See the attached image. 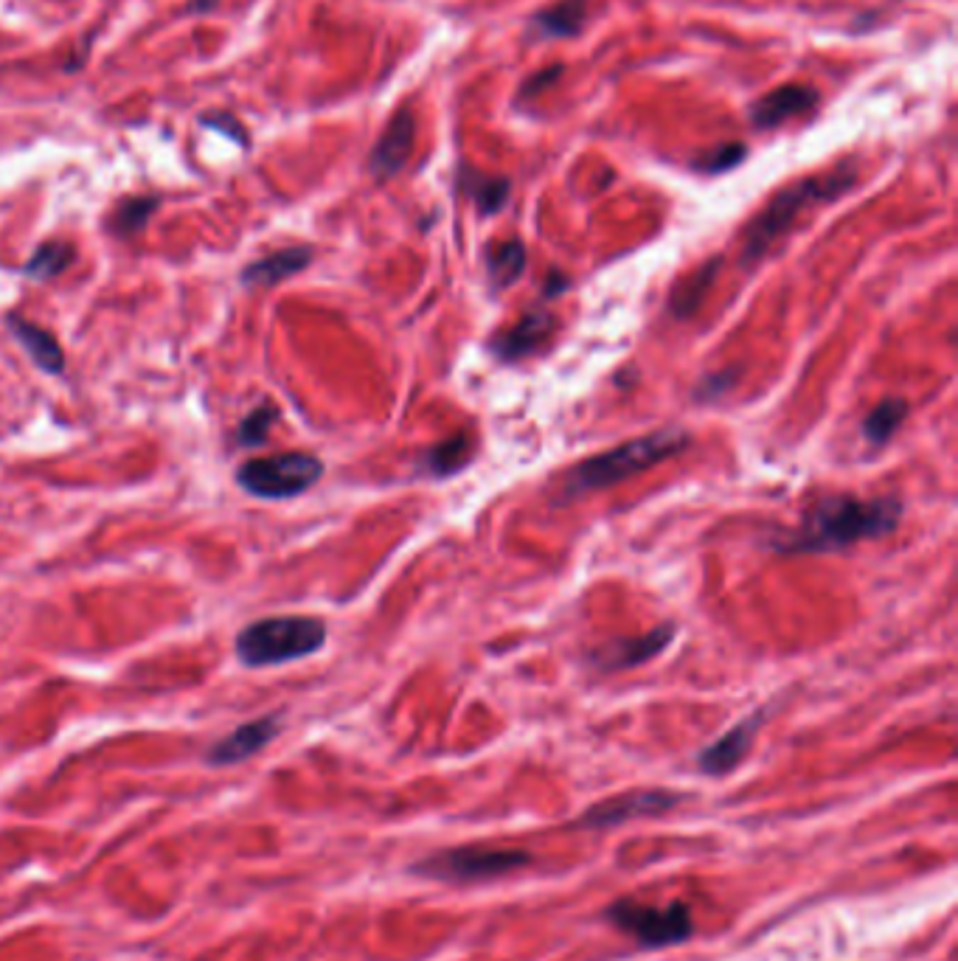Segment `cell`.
I'll return each instance as SVG.
<instances>
[{"mask_svg": "<svg viewBox=\"0 0 958 961\" xmlns=\"http://www.w3.org/2000/svg\"><path fill=\"white\" fill-rule=\"evenodd\" d=\"M903 518L897 498H855L826 495L804 512L799 526L776 540L784 554H821L843 551L861 540L886 538Z\"/></svg>", "mask_w": 958, "mask_h": 961, "instance_id": "obj_1", "label": "cell"}, {"mask_svg": "<svg viewBox=\"0 0 958 961\" xmlns=\"http://www.w3.org/2000/svg\"><path fill=\"white\" fill-rule=\"evenodd\" d=\"M855 183L857 164L849 161V164H841L837 170L824 172V175L790 183L782 192L773 194L771 203L748 223L745 239H742V265H756L793 228L801 214L815 206H824V203H835L849 188H855Z\"/></svg>", "mask_w": 958, "mask_h": 961, "instance_id": "obj_2", "label": "cell"}, {"mask_svg": "<svg viewBox=\"0 0 958 961\" xmlns=\"http://www.w3.org/2000/svg\"><path fill=\"white\" fill-rule=\"evenodd\" d=\"M689 442H692V436L686 433V430L667 428L658 430V433L641 436V439H632V442L607 450V453L594 456V459L583 461L577 470L568 472L563 484L565 498L605 490V487L627 481V478L638 476V472L652 470V467L661 464V461L683 453Z\"/></svg>", "mask_w": 958, "mask_h": 961, "instance_id": "obj_3", "label": "cell"}, {"mask_svg": "<svg viewBox=\"0 0 958 961\" xmlns=\"http://www.w3.org/2000/svg\"><path fill=\"white\" fill-rule=\"evenodd\" d=\"M327 644V624L312 616L259 618L239 630L237 655L245 666H276L307 658Z\"/></svg>", "mask_w": 958, "mask_h": 961, "instance_id": "obj_4", "label": "cell"}, {"mask_svg": "<svg viewBox=\"0 0 958 961\" xmlns=\"http://www.w3.org/2000/svg\"><path fill=\"white\" fill-rule=\"evenodd\" d=\"M605 919L612 928L636 939L641 948L658 950L669 944H680L692 939L694 919L689 906L669 902V906H647L636 900L612 902L605 911Z\"/></svg>", "mask_w": 958, "mask_h": 961, "instance_id": "obj_5", "label": "cell"}, {"mask_svg": "<svg viewBox=\"0 0 958 961\" xmlns=\"http://www.w3.org/2000/svg\"><path fill=\"white\" fill-rule=\"evenodd\" d=\"M323 476V461L312 453H279L270 459H250L237 470V484L254 498L285 501L316 487Z\"/></svg>", "mask_w": 958, "mask_h": 961, "instance_id": "obj_6", "label": "cell"}, {"mask_svg": "<svg viewBox=\"0 0 958 961\" xmlns=\"http://www.w3.org/2000/svg\"><path fill=\"white\" fill-rule=\"evenodd\" d=\"M528 852L523 849H501V847H455L444 852H433L413 869L431 880L444 883H481V880H495V877L512 875V871L528 866Z\"/></svg>", "mask_w": 958, "mask_h": 961, "instance_id": "obj_7", "label": "cell"}, {"mask_svg": "<svg viewBox=\"0 0 958 961\" xmlns=\"http://www.w3.org/2000/svg\"><path fill=\"white\" fill-rule=\"evenodd\" d=\"M678 801H680L678 793H667V790L625 793V796H612L607 798V801H601V805H594L577 824L585 829L616 827V824L632 821V818L661 816V812L672 810Z\"/></svg>", "mask_w": 958, "mask_h": 961, "instance_id": "obj_8", "label": "cell"}, {"mask_svg": "<svg viewBox=\"0 0 958 961\" xmlns=\"http://www.w3.org/2000/svg\"><path fill=\"white\" fill-rule=\"evenodd\" d=\"M413 141H416V115L413 110L400 108L391 122L385 124L382 135L377 139L374 150L369 155V172L377 181H391L405 170L408 157L413 152Z\"/></svg>", "mask_w": 958, "mask_h": 961, "instance_id": "obj_9", "label": "cell"}, {"mask_svg": "<svg viewBox=\"0 0 958 961\" xmlns=\"http://www.w3.org/2000/svg\"><path fill=\"white\" fill-rule=\"evenodd\" d=\"M821 104V93L813 85H799V82H790V85L773 88L771 93L759 96L751 104V124L762 133L768 130H776L782 124L801 119V115L813 113Z\"/></svg>", "mask_w": 958, "mask_h": 961, "instance_id": "obj_10", "label": "cell"}, {"mask_svg": "<svg viewBox=\"0 0 958 961\" xmlns=\"http://www.w3.org/2000/svg\"><path fill=\"white\" fill-rule=\"evenodd\" d=\"M674 635V624H661L652 633L638 635V638H612L610 644L599 647L596 653H590V664H596L599 669L616 672V669H630V666L647 664L656 655H661L669 647V641Z\"/></svg>", "mask_w": 958, "mask_h": 961, "instance_id": "obj_11", "label": "cell"}, {"mask_svg": "<svg viewBox=\"0 0 958 961\" xmlns=\"http://www.w3.org/2000/svg\"><path fill=\"white\" fill-rule=\"evenodd\" d=\"M759 726H762V714H751L748 719L736 723L731 732L722 734L717 743H711L709 748L700 750L698 765L703 774L709 776H725L736 768L751 750L753 739H756Z\"/></svg>", "mask_w": 958, "mask_h": 961, "instance_id": "obj_12", "label": "cell"}, {"mask_svg": "<svg viewBox=\"0 0 958 961\" xmlns=\"http://www.w3.org/2000/svg\"><path fill=\"white\" fill-rule=\"evenodd\" d=\"M279 732V714H267V717L250 719L245 726H239L237 732L228 734L225 739H219L212 750H208V759L212 765H237L248 756L259 754L270 739Z\"/></svg>", "mask_w": 958, "mask_h": 961, "instance_id": "obj_13", "label": "cell"}, {"mask_svg": "<svg viewBox=\"0 0 958 961\" xmlns=\"http://www.w3.org/2000/svg\"><path fill=\"white\" fill-rule=\"evenodd\" d=\"M552 333H554L552 315L543 313V309H534V313L526 315L521 324H515L512 329L497 335V338L490 344V349L495 351L501 360H521V357L532 355V351H537L540 346H546L548 338H552Z\"/></svg>", "mask_w": 958, "mask_h": 961, "instance_id": "obj_14", "label": "cell"}, {"mask_svg": "<svg viewBox=\"0 0 958 961\" xmlns=\"http://www.w3.org/2000/svg\"><path fill=\"white\" fill-rule=\"evenodd\" d=\"M455 188L467 200H473L481 217H492V214L504 212L506 203H509L512 181L504 175H486V172L475 170L473 164H462L455 172Z\"/></svg>", "mask_w": 958, "mask_h": 961, "instance_id": "obj_15", "label": "cell"}, {"mask_svg": "<svg viewBox=\"0 0 958 961\" xmlns=\"http://www.w3.org/2000/svg\"><path fill=\"white\" fill-rule=\"evenodd\" d=\"M588 20V3L585 0H559L554 7L540 9L528 18V37L543 40H570L579 37Z\"/></svg>", "mask_w": 958, "mask_h": 961, "instance_id": "obj_16", "label": "cell"}, {"mask_svg": "<svg viewBox=\"0 0 958 961\" xmlns=\"http://www.w3.org/2000/svg\"><path fill=\"white\" fill-rule=\"evenodd\" d=\"M9 329L14 338L20 340L25 351L31 355L37 366L49 375H60L65 369V355L60 349V340L49 333V329L37 327L34 320H25L20 315H9Z\"/></svg>", "mask_w": 958, "mask_h": 961, "instance_id": "obj_17", "label": "cell"}, {"mask_svg": "<svg viewBox=\"0 0 958 961\" xmlns=\"http://www.w3.org/2000/svg\"><path fill=\"white\" fill-rule=\"evenodd\" d=\"M310 262H312V248H307V245H296V248L276 251V254L265 256V259H259V262H254V265L245 267L243 282L245 285H254V287L279 285V282H285V278L301 273L303 267L310 265Z\"/></svg>", "mask_w": 958, "mask_h": 961, "instance_id": "obj_18", "label": "cell"}, {"mask_svg": "<svg viewBox=\"0 0 958 961\" xmlns=\"http://www.w3.org/2000/svg\"><path fill=\"white\" fill-rule=\"evenodd\" d=\"M526 270V248L521 239H506L486 248V273L492 287H509Z\"/></svg>", "mask_w": 958, "mask_h": 961, "instance_id": "obj_19", "label": "cell"}, {"mask_svg": "<svg viewBox=\"0 0 958 961\" xmlns=\"http://www.w3.org/2000/svg\"><path fill=\"white\" fill-rule=\"evenodd\" d=\"M720 267H722L720 259L705 262L700 270H694L692 276H686L683 282L674 287L672 301H669L674 318H689L692 313H698V307L703 304L705 293H709L711 285H714V278H717V273H720Z\"/></svg>", "mask_w": 958, "mask_h": 961, "instance_id": "obj_20", "label": "cell"}, {"mask_svg": "<svg viewBox=\"0 0 958 961\" xmlns=\"http://www.w3.org/2000/svg\"><path fill=\"white\" fill-rule=\"evenodd\" d=\"M910 406L908 399L903 397H888L883 399L877 408H872V413L863 422V436H866L872 444H886L894 433L899 430V425L908 417Z\"/></svg>", "mask_w": 958, "mask_h": 961, "instance_id": "obj_21", "label": "cell"}, {"mask_svg": "<svg viewBox=\"0 0 958 961\" xmlns=\"http://www.w3.org/2000/svg\"><path fill=\"white\" fill-rule=\"evenodd\" d=\"M470 456H473V439L470 436H453L447 442L428 450L422 456V464H425L431 476H453V472H459L467 464Z\"/></svg>", "mask_w": 958, "mask_h": 961, "instance_id": "obj_22", "label": "cell"}, {"mask_svg": "<svg viewBox=\"0 0 958 961\" xmlns=\"http://www.w3.org/2000/svg\"><path fill=\"white\" fill-rule=\"evenodd\" d=\"M155 208H158V197H152V194H146V197H127L122 200L116 208H113V217H110V231L119 236H135L141 234V231L146 228V223H150V217L155 214Z\"/></svg>", "mask_w": 958, "mask_h": 961, "instance_id": "obj_23", "label": "cell"}, {"mask_svg": "<svg viewBox=\"0 0 958 961\" xmlns=\"http://www.w3.org/2000/svg\"><path fill=\"white\" fill-rule=\"evenodd\" d=\"M73 262V248L68 243H62V239H51V243H43L40 248L31 254V259L25 262V276L37 278V282H43V278H54L60 276L62 270H65L68 265Z\"/></svg>", "mask_w": 958, "mask_h": 961, "instance_id": "obj_24", "label": "cell"}, {"mask_svg": "<svg viewBox=\"0 0 958 961\" xmlns=\"http://www.w3.org/2000/svg\"><path fill=\"white\" fill-rule=\"evenodd\" d=\"M748 157V146L742 141H728V144L714 146V150L703 152L692 161V170L700 175H722V172H731L742 164Z\"/></svg>", "mask_w": 958, "mask_h": 961, "instance_id": "obj_25", "label": "cell"}, {"mask_svg": "<svg viewBox=\"0 0 958 961\" xmlns=\"http://www.w3.org/2000/svg\"><path fill=\"white\" fill-rule=\"evenodd\" d=\"M276 417H279L276 406H270V402H261L259 408H254V411H250L248 417L243 419V425H239V430H237V442L245 444V448L261 444L265 442L267 430H270V425L276 422Z\"/></svg>", "mask_w": 958, "mask_h": 961, "instance_id": "obj_26", "label": "cell"}, {"mask_svg": "<svg viewBox=\"0 0 958 961\" xmlns=\"http://www.w3.org/2000/svg\"><path fill=\"white\" fill-rule=\"evenodd\" d=\"M565 65L563 62H554V65L543 68V71L532 73V76L526 79L521 85V91H517V102H528V99H537L540 93H546L548 88H554L563 79Z\"/></svg>", "mask_w": 958, "mask_h": 961, "instance_id": "obj_27", "label": "cell"}, {"mask_svg": "<svg viewBox=\"0 0 958 961\" xmlns=\"http://www.w3.org/2000/svg\"><path fill=\"white\" fill-rule=\"evenodd\" d=\"M203 124H206V127L219 130V133H223V135H231V139L237 141V144L248 146V135H245L243 124H239L237 119H234V115H225V113L206 115V119H203Z\"/></svg>", "mask_w": 958, "mask_h": 961, "instance_id": "obj_28", "label": "cell"}, {"mask_svg": "<svg viewBox=\"0 0 958 961\" xmlns=\"http://www.w3.org/2000/svg\"><path fill=\"white\" fill-rule=\"evenodd\" d=\"M219 0H188L186 12L188 14H203V12H212L214 7H217Z\"/></svg>", "mask_w": 958, "mask_h": 961, "instance_id": "obj_29", "label": "cell"}]
</instances>
